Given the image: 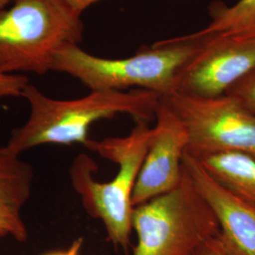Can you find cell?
Masks as SVG:
<instances>
[{
  "label": "cell",
  "instance_id": "d6986e66",
  "mask_svg": "<svg viewBox=\"0 0 255 255\" xmlns=\"http://www.w3.org/2000/svg\"><path fill=\"white\" fill-rule=\"evenodd\" d=\"M2 238H3V237H1V236H0V242H1V240H2Z\"/></svg>",
  "mask_w": 255,
  "mask_h": 255
},
{
  "label": "cell",
  "instance_id": "277c9868",
  "mask_svg": "<svg viewBox=\"0 0 255 255\" xmlns=\"http://www.w3.org/2000/svg\"><path fill=\"white\" fill-rule=\"evenodd\" d=\"M82 15L62 0H16L0 9V75L51 71L56 52L83 37Z\"/></svg>",
  "mask_w": 255,
  "mask_h": 255
},
{
  "label": "cell",
  "instance_id": "5bb4252c",
  "mask_svg": "<svg viewBox=\"0 0 255 255\" xmlns=\"http://www.w3.org/2000/svg\"><path fill=\"white\" fill-rule=\"evenodd\" d=\"M28 83V79L23 75H0V100L22 97Z\"/></svg>",
  "mask_w": 255,
  "mask_h": 255
},
{
  "label": "cell",
  "instance_id": "ba28073f",
  "mask_svg": "<svg viewBox=\"0 0 255 255\" xmlns=\"http://www.w3.org/2000/svg\"><path fill=\"white\" fill-rule=\"evenodd\" d=\"M189 144L187 128L172 107L161 98L146 157L132 194L133 207L172 191L183 177V156Z\"/></svg>",
  "mask_w": 255,
  "mask_h": 255
},
{
  "label": "cell",
  "instance_id": "6da1fadb",
  "mask_svg": "<svg viewBox=\"0 0 255 255\" xmlns=\"http://www.w3.org/2000/svg\"><path fill=\"white\" fill-rule=\"evenodd\" d=\"M29 105V116L11 130L5 146L21 155L42 145L70 146L88 142L93 124L118 115L130 116L135 121L155 119L161 98L144 89L129 91H91L76 100H55L28 83L22 93Z\"/></svg>",
  "mask_w": 255,
  "mask_h": 255
},
{
  "label": "cell",
  "instance_id": "2e32d148",
  "mask_svg": "<svg viewBox=\"0 0 255 255\" xmlns=\"http://www.w3.org/2000/svg\"><path fill=\"white\" fill-rule=\"evenodd\" d=\"M82 245H83V238L79 237L75 239L72 244L67 249L48 252L43 255H82L81 251H82Z\"/></svg>",
  "mask_w": 255,
  "mask_h": 255
},
{
  "label": "cell",
  "instance_id": "9c48e42d",
  "mask_svg": "<svg viewBox=\"0 0 255 255\" xmlns=\"http://www.w3.org/2000/svg\"><path fill=\"white\" fill-rule=\"evenodd\" d=\"M185 171L218 220L220 237L233 255H255V206L214 178L194 156L185 152Z\"/></svg>",
  "mask_w": 255,
  "mask_h": 255
},
{
  "label": "cell",
  "instance_id": "7a4b0ae2",
  "mask_svg": "<svg viewBox=\"0 0 255 255\" xmlns=\"http://www.w3.org/2000/svg\"><path fill=\"white\" fill-rule=\"evenodd\" d=\"M150 135L147 122L139 120L126 136L88 140L85 147L119 165L116 177L109 182L95 179L98 165L88 155L77 156L69 170L72 187L83 208L92 218L101 220L110 242L125 251L132 232V194Z\"/></svg>",
  "mask_w": 255,
  "mask_h": 255
},
{
  "label": "cell",
  "instance_id": "8fae6325",
  "mask_svg": "<svg viewBox=\"0 0 255 255\" xmlns=\"http://www.w3.org/2000/svg\"><path fill=\"white\" fill-rule=\"evenodd\" d=\"M197 159L229 190L255 206V159L239 153L205 155Z\"/></svg>",
  "mask_w": 255,
  "mask_h": 255
},
{
  "label": "cell",
  "instance_id": "8992f818",
  "mask_svg": "<svg viewBox=\"0 0 255 255\" xmlns=\"http://www.w3.org/2000/svg\"><path fill=\"white\" fill-rule=\"evenodd\" d=\"M187 128L194 157L239 153L255 160V115L223 95L203 99L176 92L164 97Z\"/></svg>",
  "mask_w": 255,
  "mask_h": 255
},
{
  "label": "cell",
  "instance_id": "52a82bcc",
  "mask_svg": "<svg viewBox=\"0 0 255 255\" xmlns=\"http://www.w3.org/2000/svg\"><path fill=\"white\" fill-rule=\"evenodd\" d=\"M196 38L201 39V48L179 74L177 92L203 99L218 98L255 68V38L222 34Z\"/></svg>",
  "mask_w": 255,
  "mask_h": 255
},
{
  "label": "cell",
  "instance_id": "ac0fdd59",
  "mask_svg": "<svg viewBox=\"0 0 255 255\" xmlns=\"http://www.w3.org/2000/svg\"><path fill=\"white\" fill-rule=\"evenodd\" d=\"M15 1L16 0H0V9H6L9 4Z\"/></svg>",
  "mask_w": 255,
  "mask_h": 255
},
{
  "label": "cell",
  "instance_id": "9a60e30c",
  "mask_svg": "<svg viewBox=\"0 0 255 255\" xmlns=\"http://www.w3.org/2000/svg\"><path fill=\"white\" fill-rule=\"evenodd\" d=\"M196 255H233L222 241L220 234L206 242Z\"/></svg>",
  "mask_w": 255,
  "mask_h": 255
},
{
  "label": "cell",
  "instance_id": "5b68a950",
  "mask_svg": "<svg viewBox=\"0 0 255 255\" xmlns=\"http://www.w3.org/2000/svg\"><path fill=\"white\" fill-rule=\"evenodd\" d=\"M137 235L133 255H196L220 234L218 220L183 167V177L172 191L132 212Z\"/></svg>",
  "mask_w": 255,
  "mask_h": 255
},
{
  "label": "cell",
  "instance_id": "e0dca14e",
  "mask_svg": "<svg viewBox=\"0 0 255 255\" xmlns=\"http://www.w3.org/2000/svg\"><path fill=\"white\" fill-rule=\"evenodd\" d=\"M77 13L82 15L85 9H88L93 4L97 3L100 0H62Z\"/></svg>",
  "mask_w": 255,
  "mask_h": 255
},
{
  "label": "cell",
  "instance_id": "4fadbf2b",
  "mask_svg": "<svg viewBox=\"0 0 255 255\" xmlns=\"http://www.w3.org/2000/svg\"><path fill=\"white\" fill-rule=\"evenodd\" d=\"M225 95L255 115V67L232 85Z\"/></svg>",
  "mask_w": 255,
  "mask_h": 255
},
{
  "label": "cell",
  "instance_id": "30bf717a",
  "mask_svg": "<svg viewBox=\"0 0 255 255\" xmlns=\"http://www.w3.org/2000/svg\"><path fill=\"white\" fill-rule=\"evenodd\" d=\"M33 168L5 146L0 147V236L19 243L28 238L23 210L29 201Z\"/></svg>",
  "mask_w": 255,
  "mask_h": 255
},
{
  "label": "cell",
  "instance_id": "3957f363",
  "mask_svg": "<svg viewBox=\"0 0 255 255\" xmlns=\"http://www.w3.org/2000/svg\"><path fill=\"white\" fill-rule=\"evenodd\" d=\"M201 46V38L189 34L161 41L128 58L106 59L67 44L56 52L51 70L70 75L91 91L131 88L167 97L177 92L179 74Z\"/></svg>",
  "mask_w": 255,
  "mask_h": 255
},
{
  "label": "cell",
  "instance_id": "7c38bea8",
  "mask_svg": "<svg viewBox=\"0 0 255 255\" xmlns=\"http://www.w3.org/2000/svg\"><path fill=\"white\" fill-rule=\"evenodd\" d=\"M210 17L209 24L192 35L222 34L238 39L255 38V0H238L234 5L215 2L210 7Z\"/></svg>",
  "mask_w": 255,
  "mask_h": 255
}]
</instances>
